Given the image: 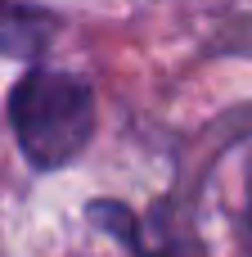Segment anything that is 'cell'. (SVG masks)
Returning <instances> with one entry per match:
<instances>
[{
    "label": "cell",
    "instance_id": "7a4b0ae2",
    "mask_svg": "<svg viewBox=\"0 0 252 257\" xmlns=\"http://www.w3.org/2000/svg\"><path fill=\"white\" fill-rule=\"evenodd\" d=\"M243 248L252 257V163H248V185H243Z\"/></svg>",
    "mask_w": 252,
    "mask_h": 257
},
{
    "label": "cell",
    "instance_id": "6da1fadb",
    "mask_svg": "<svg viewBox=\"0 0 252 257\" xmlns=\"http://www.w3.org/2000/svg\"><path fill=\"white\" fill-rule=\"evenodd\" d=\"M9 126L36 172H59L77 163L95 136V90L77 72L27 68L9 90Z\"/></svg>",
    "mask_w": 252,
    "mask_h": 257
}]
</instances>
